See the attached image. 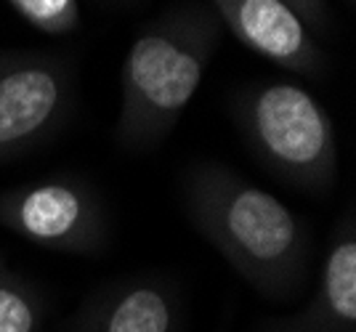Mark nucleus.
<instances>
[{
  "mask_svg": "<svg viewBox=\"0 0 356 332\" xmlns=\"http://www.w3.org/2000/svg\"><path fill=\"white\" fill-rule=\"evenodd\" d=\"M186 213L226 263L268 298L300 287L309 234L296 213L221 163H202L184 181Z\"/></svg>",
  "mask_w": 356,
  "mask_h": 332,
  "instance_id": "1",
  "label": "nucleus"
},
{
  "mask_svg": "<svg viewBox=\"0 0 356 332\" xmlns=\"http://www.w3.org/2000/svg\"><path fill=\"white\" fill-rule=\"evenodd\" d=\"M223 32L208 3H184L138 32L120 72V147L147 151L176 128Z\"/></svg>",
  "mask_w": 356,
  "mask_h": 332,
  "instance_id": "2",
  "label": "nucleus"
},
{
  "mask_svg": "<svg viewBox=\"0 0 356 332\" xmlns=\"http://www.w3.org/2000/svg\"><path fill=\"white\" fill-rule=\"evenodd\" d=\"M237 125L258 160L298 189L325 192L338 173V138L327 109L284 80L248 85L237 96Z\"/></svg>",
  "mask_w": 356,
  "mask_h": 332,
  "instance_id": "3",
  "label": "nucleus"
},
{
  "mask_svg": "<svg viewBox=\"0 0 356 332\" xmlns=\"http://www.w3.org/2000/svg\"><path fill=\"white\" fill-rule=\"evenodd\" d=\"M72 101L74 77L67 61L32 51H0V165L56 136Z\"/></svg>",
  "mask_w": 356,
  "mask_h": 332,
  "instance_id": "4",
  "label": "nucleus"
},
{
  "mask_svg": "<svg viewBox=\"0 0 356 332\" xmlns=\"http://www.w3.org/2000/svg\"><path fill=\"white\" fill-rule=\"evenodd\" d=\"M0 226L56 253H96L106 215L96 192L74 179H43L0 192Z\"/></svg>",
  "mask_w": 356,
  "mask_h": 332,
  "instance_id": "5",
  "label": "nucleus"
},
{
  "mask_svg": "<svg viewBox=\"0 0 356 332\" xmlns=\"http://www.w3.org/2000/svg\"><path fill=\"white\" fill-rule=\"evenodd\" d=\"M245 48L296 75H319L325 69V53L316 46L309 27L280 0H208Z\"/></svg>",
  "mask_w": 356,
  "mask_h": 332,
  "instance_id": "6",
  "label": "nucleus"
},
{
  "mask_svg": "<svg viewBox=\"0 0 356 332\" xmlns=\"http://www.w3.org/2000/svg\"><path fill=\"white\" fill-rule=\"evenodd\" d=\"M271 332H356V229L343 218L327 247L319 285L309 303Z\"/></svg>",
  "mask_w": 356,
  "mask_h": 332,
  "instance_id": "7",
  "label": "nucleus"
},
{
  "mask_svg": "<svg viewBox=\"0 0 356 332\" xmlns=\"http://www.w3.org/2000/svg\"><path fill=\"white\" fill-rule=\"evenodd\" d=\"M178 295L152 276L109 285L77 317V332H178Z\"/></svg>",
  "mask_w": 356,
  "mask_h": 332,
  "instance_id": "8",
  "label": "nucleus"
},
{
  "mask_svg": "<svg viewBox=\"0 0 356 332\" xmlns=\"http://www.w3.org/2000/svg\"><path fill=\"white\" fill-rule=\"evenodd\" d=\"M43 317L38 290L0 260V332H38Z\"/></svg>",
  "mask_w": 356,
  "mask_h": 332,
  "instance_id": "9",
  "label": "nucleus"
},
{
  "mask_svg": "<svg viewBox=\"0 0 356 332\" xmlns=\"http://www.w3.org/2000/svg\"><path fill=\"white\" fill-rule=\"evenodd\" d=\"M14 11L45 35H67L80 24L77 0H8Z\"/></svg>",
  "mask_w": 356,
  "mask_h": 332,
  "instance_id": "10",
  "label": "nucleus"
},
{
  "mask_svg": "<svg viewBox=\"0 0 356 332\" xmlns=\"http://www.w3.org/2000/svg\"><path fill=\"white\" fill-rule=\"evenodd\" d=\"M293 14L309 27V30L325 32L330 27V8L327 0H280Z\"/></svg>",
  "mask_w": 356,
  "mask_h": 332,
  "instance_id": "11",
  "label": "nucleus"
}]
</instances>
